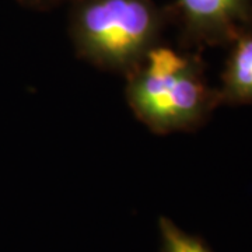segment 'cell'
I'll return each mask as SVG.
<instances>
[{
  "label": "cell",
  "instance_id": "6",
  "mask_svg": "<svg viewBox=\"0 0 252 252\" xmlns=\"http://www.w3.org/2000/svg\"><path fill=\"white\" fill-rule=\"evenodd\" d=\"M31 1H35V3H48L49 0H31Z\"/></svg>",
  "mask_w": 252,
  "mask_h": 252
},
{
  "label": "cell",
  "instance_id": "3",
  "mask_svg": "<svg viewBox=\"0 0 252 252\" xmlns=\"http://www.w3.org/2000/svg\"><path fill=\"white\" fill-rule=\"evenodd\" d=\"M189 45H224L250 30L252 0H177Z\"/></svg>",
  "mask_w": 252,
  "mask_h": 252
},
{
  "label": "cell",
  "instance_id": "5",
  "mask_svg": "<svg viewBox=\"0 0 252 252\" xmlns=\"http://www.w3.org/2000/svg\"><path fill=\"white\" fill-rule=\"evenodd\" d=\"M158 227L161 237V252H212L202 240L185 233L167 217L160 219Z\"/></svg>",
  "mask_w": 252,
  "mask_h": 252
},
{
  "label": "cell",
  "instance_id": "1",
  "mask_svg": "<svg viewBox=\"0 0 252 252\" xmlns=\"http://www.w3.org/2000/svg\"><path fill=\"white\" fill-rule=\"evenodd\" d=\"M126 101L157 135L195 130L220 107L199 56L157 44L125 76Z\"/></svg>",
  "mask_w": 252,
  "mask_h": 252
},
{
  "label": "cell",
  "instance_id": "4",
  "mask_svg": "<svg viewBox=\"0 0 252 252\" xmlns=\"http://www.w3.org/2000/svg\"><path fill=\"white\" fill-rule=\"evenodd\" d=\"M231 52L217 87L220 105L252 104V31L248 30L231 42Z\"/></svg>",
  "mask_w": 252,
  "mask_h": 252
},
{
  "label": "cell",
  "instance_id": "2",
  "mask_svg": "<svg viewBox=\"0 0 252 252\" xmlns=\"http://www.w3.org/2000/svg\"><path fill=\"white\" fill-rule=\"evenodd\" d=\"M161 27V13L152 0H81L70 36L81 59L126 76L160 44Z\"/></svg>",
  "mask_w": 252,
  "mask_h": 252
}]
</instances>
